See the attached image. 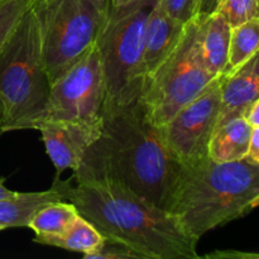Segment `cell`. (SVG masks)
<instances>
[{"mask_svg": "<svg viewBox=\"0 0 259 259\" xmlns=\"http://www.w3.org/2000/svg\"><path fill=\"white\" fill-rule=\"evenodd\" d=\"M258 70L259 55L255 53L232 73L220 75V110L217 126L235 116H242L250 104L259 100Z\"/></svg>", "mask_w": 259, "mask_h": 259, "instance_id": "obj_11", "label": "cell"}, {"mask_svg": "<svg viewBox=\"0 0 259 259\" xmlns=\"http://www.w3.org/2000/svg\"><path fill=\"white\" fill-rule=\"evenodd\" d=\"M131 2H134V0H110L111 5H123Z\"/></svg>", "mask_w": 259, "mask_h": 259, "instance_id": "obj_28", "label": "cell"}, {"mask_svg": "<svg viewBox=\"0 0 259 259\" xmlns=\"http://www.w3.org/2000/svg\"><path fill=\"white\" fill-rule=\"evenodd\" d=\"M51 81L32 7L0 51V136L37 129L50 101Z\"/></svg>", "mask_w": 259, "mask_h": 259, "instance_id": "obj_4", "label": "cell"}, {"mask_svg": "<svg viewBox=\"0 0 259 259\" xmlns=\"http://www.w3.org/2000/svg\"><path fill=\"white\" fill-rule=\"evenodd\" d=\"M259 47V18L232 28L229 42L228 62L223 75H229L233 71L247 62L253 55L258 53Z\"/></svg>", "mask_w": 259, "mask_h": 259, "instance_id": "obj_18", "label": "cell"}, {"mask_svg": "<svg viewBox=\"0 0 259 259\" xmlns=\"http://www.w3.org/2000/svg\"><path fill=\"white\" fill-rule=\"evenodd\" d=\"M75 205L106 240L119 243L142 259H197V240L162 207L137 195L105 171L81 162L68 180L52 186Z\"/></svg>", "mask_w": 259, "mask_h": 259, "instance_id": "obj_1", "label": "cell"}, {"mask_svg": "<svg viewBox=\"0 0 259 259\" xmlns=\"http://www.w3.org/2000/svg\"><path fill=\"white\" fill-rule=\"evenodd\" d=\"M104 99L105 82L95 43L51 83L50 101L43 120L98 118Z\"/></svg>", "mask_w": 259, "mask_h": 259, "instance_id": "obj_8", "label": "cell"}, {"mask_svg": "<svg viewBox=\"0 0 259 259\" xmlns=\"http://www.w3.org/2000/svg\"><path fill=\"white\" fill-rule=\"evenodd\" d=\"M258 202V164L245 159L219 163L207 156L180 166L164 210L199 242L210 230L252 212Z\"/></svg>", "mask_w": 259, "mask_h": 259, "instance_id": "obj_3", "label": "cell"}, {"mask_svg": "<svg viewBox=\"0 0 259 259\" xmlns=\"http://www.w3.org/2000/svg\"><path fill=\"white\" fill-rule=\"evenodd\" d=\"M244 159L250 162V163L258 164L259 166V126L253 129L249 146H248V151Z\"/></svg>", "mask_w": 259, "mask_h": 259, "instance_id": "obj_23", "label": "cell"}, {"mask_svg": "<svg viewBox=\"0 0 259 259\" xmlns=\"http://www.w3.org/2000/svg\"><path fill=\"white\" fill-rule=\"evenodd\" d=\"M220 10L232 28L259 18L258 0H224Z\"/></svg>", "mask_w": 259, "mask_h": 259, "instance_id": "obj_20", "label": "cell"}, {"mask_svg": "<svg viewBox=\"0 0 259 259\" xmlns=\"http://www.w3.org/2000/svg\"><path fill=\"white\" fill-rule=\"evenodd\" d=\"M253 129L243 116H235L220 124L211 134L207 156L219 163L244 159Z\"/></svg>", "mask_w": 259, "mask_h": 259, "instance_id": "obj_14", "label": "cell"}, {"mask_svg": "<svg viewBox=\"0 0 259 259\" xmlns=\"http://www.w3.org/2000/svg\"><path fill=\"white\" fill-rule=\"evenodd\" d=\"M199 29V18L185 24L174 50L142 85L141 100L149 120L158 128L218 77L204 65Z\"/></svg>", "mask_w": 259, "mask_h": 259, "instance_id": "obj_7", "label": "cell"}, {"mask_svg": "<svg viewBox=\"0 0 259 259\" xmlns=\"http://www.w3.org/2000/svg\"><path fill=\"white\" fill-rule=\"evenodd\" d=\"M157 0L109 7L96 47L105 82L104 104H124L141 96V65L147 19Z\"/></svg>", "mask_w": 259, "mask_h": 259, "instance_id": "obj_5", "label": "cell"}, {"mask_svg": "<svg viewBox=\"0 0 259 259\" xmlns=\"http://www.w3.org/2000/svg\"><path fill=\"white\" fill-rule=\"evenodd\" d=\"M110 0H34L43 63L51 83L96 43Z\"/></svg>", "mask_w": 259, "mask_h": 259, "instance_id": "obj_6", "label": "cell"}, {"mask_svg": "<svg viewBox=\"0 0 259 259\" xmlns=\"http://www.w3.org/2000/svg\"><path fill=\"white\" fill-rule=\"evenodd\" d=\"M37 131L60 176L66 169L78 168L86 151L100 138L103 118L100 114L94 119H47L38 124Z\"/></svg>", "mask_w": 259, "mask_h": 259, "instance_id": "obj_10", "label": "cell"}, {"mask_svg": "<svg viewBox=\"0 0 259 259\" xmlns=\"http://www.w3.org/2000/svg\"><path fill=\"white\" fill-rule=\"evenodd\" d=\"M220 82L222 76L215 77L196 99L159 128L167 149L180 166H190L207 157V146L219 116Z\"/></svg>", "mask_w": 259, "mask_h": 259, "instance_id": "obj_9", "label": "cell"}, {"mask_svg": "<svg viewBox=\"0 0 259 259\" xmlns=\"http://www.w3.org/2000/svg\"><path fill=\"white\" fill-rule=\"evenodd\" d=\"M34 0H0V51Z\"/></svg>", "mask_w": 259, "mask_h": 259, "instance_id": "obj_19", "label": "cell"}, {"mask_svg": "<svg viewBox=\"0 0 259 259\" xmlns=\"http://www.w3.org/2000/svg\"><path fill=\"white\" fill-rule=\"evenodd\" d=\"M2 230H5V229L3 227H0V232H2Z\"/></svg>", "mask_w": 259, "mask_h": 259, "instance_id": "obj_29", "label": "cell"}, {"mask_svg": "<svg viewBox=\"0 0 259 259\" xmlns=\"http://www.w3.org/2000/svg\"><path fill=\"white\" fill-rule=\"evenodd\" d=\"M199 20L200 51L205 67L211 75H223L228 62L232 27L220 9Z\"/></svg>", "mask_w": 259, "mask_h": 259, "instance_id": "obj_13", "label": "cell"}, {"mask_svg": "<svg viewBox=\"0 0 259 259\" xmlns=\"http://www.w3.org/2000/svg\"><path fill=\"white\" fill-rule=\"evenodd\" d=\"M206 258L214 257V258H258V254H252V253H242L237 252V250H232V252H214L211 254L205 255Z\"/></svg>", "mask_w": 259, "mask_h": 259, "instance_id": "obj_26", "label": "cell"}, {"mask_svg": "<svg viewBox=\"0 0 259 259\" xmlns=\"http://www.w3.org/2000/svg\"><path fill=\"white\" fill-rule=\"evenodd\" d=\"M242 116L253 126V128L259 126V100H255L254 103L250 104V105L245 109Z\"/></svg>", "mask_w": 259, "mask_h": 259, "instance_id": "obj_25", "label": "cell"}, {"mask_svg": "<svg viewBox=\"0 0 259 259\" xmlns=\"http://www.w3.org/2000/svg\"><path fill=\"white\" fill-rule=\"evenodd\" d=\"M75 205L66 200L50 202L34 212L28 228L35 235H57L65 232L78 217Z\"/></svg>", "mask_w": 259, "mask_h": 259, "instance_id": "obj_17", "label": "cell"}, {"mask_svg": "<svg viewBox=\"0 0 259 259\" xmlns=\"http://www.w3.org/2000/svg\"><path fill=\"white\" fill-rule=\"evenodd\" d=\"M38 244L51 245L70 252L82 253L83 257L96 252L105 242L100 232L89 220L78 215L72 224L63 233L57 235H34Z\"/></svg>", "mask_w": 259, "mask_h": 259, "instance_id": "obj_15", "label": "cell"}, {"mask_svg": "<svg viewBox=\"0 0 259 259\" xmlns=\"http://www.w3.org/2000/svg\"><path fill=\"white\" fill-rule=\"evenodd\" d=\"M5 179H0V200L4 199H10V197H14L18 194V191H13V190L8 189L4 185Z\"/></svg>", "mask_w": 259, "mask_h": 259, "instance_id": "obj_27", "label": "cell"}, {"mask_svg": "<svg viewBox=\"0 0 259 259\" xmlns=\"http://www.w3.org/2000/svg\"><path fill=\"white\" fill-rule=\"evenodd\" d=\"M184 28L185 24L169 17L162 9L159 0H157L149 13L144 30L141 65L142 85L174 50Z\"/></svg>", "mask_w": 259, "mask_h": 259, "instance_id": "obj_12", "label": "cell"}, {"mask_svg": "<svg viewBox=\"0 0 259 259\" xmlns=\"http://www.w3.org/2000/svg\"><path fill=\"white\" fill-rule=\"evenodd\" d=\"M101 136L82 162L100 168L147 201L164 209L180 164L147 115L141 96L124 104H103Z\"/></svg>", "mask_w": 259, "mask_h": 259, "instance_id": "obj_2", "label": "cell"}, {"mask_svg": "<svg viewBox=\"0 0 259 259\" xmlns=\"http://www.w3.org/2000/svg\"><path fill=\"white\" fill-rule=\"evenodd\" d=\"M58 200L62 197L53 187L46 191L18 192L14 197L0 200V227L4 229L28 228L37 210Z\"/></svg>", "mask_w": 259, "mask_h": 259, "instance_id": "obj_16", "label": "cell"}, {"mask_svg": "<svg viewBox=\"0 0 259 259\" xmlns=\"http://www.w3.org/2000/svg\"><path fill=\"white\" fill-rule=\"evenodd\" d=\"M162 9L171 18L187 24L199 15L200 0H159Z\"/></svg>", "mask_w": 259, "mask_h": 259, "instance_id": "obj_21", "label": "cell"}, {"mask_svg": "<svg viewBox=\"0 0 259 259\" xmlns=\"http://www.w3.org/2000/svg\"><path fill=\"white\" fill-rule=\"evenodd\" d=\"M223 2H224V0H200V9L197 18H199V19H205V18H207L210 14H212V13L220 9Z\"/></svg>", "mask_w": 259, "mask_h": 259, "instance_id": "obj_24", "label": "cell"}, {"mask_svg": "<svg viewBox=\"0 0 259 259\" xmlns=\"http://www.w3.org/2000/svg\"><path fill=\"white\" fill-rule=\"evenodd\" d=\"M85 259H128V258H136V259H142L137 254L136 252H133L129 248L124 247V245L119 244V243L110 242V240H106L104 242V244L101 245V248L96 252L91 253V254L83 257Z\"/></svg>", "mask_w": 259, "mask_h": 259, "instance_id": "obj_22", "label": "cell"}]
</instances>
